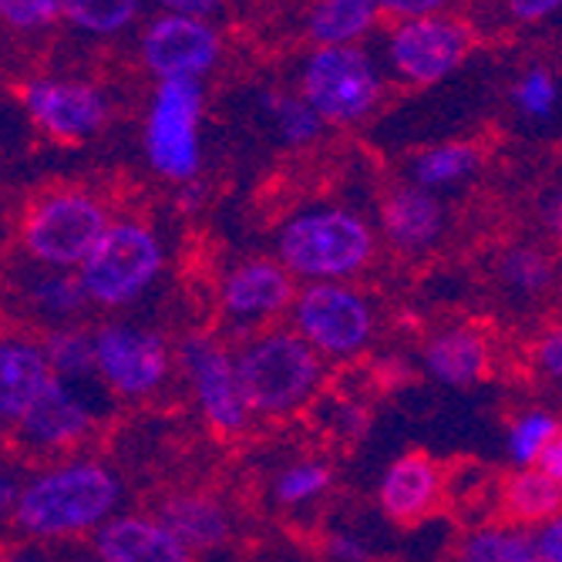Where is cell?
<instances>
[{
	"mask_svg": "<svg viewBox=\"0 0 562 562\" xmlns=\"http://www.w3.org/2000/svg\"><path fill=\"white\" fill-rule=\"evenodd\" d=\"M119 505V479L98 462H68L34 475L14 505V522L34 539L101 529Z\"/></svg>",
	"mask_w": 562,
	"mask_h": 562,
	"instance_id": "6da1fadb",
	"label": "cell"
},
{
	"mask_svg": "<svg viewBox=\"0 0 562 562\" xmlns=\"http://www.w3.org/2000/svg\"><path fill=\"white\" fill-rule=\"evenodd\" d=\"M0 498H4V508H14V505H18V498H14V482H11V475H4V485H0Z\"/></svg>",
	"mask_w": 562,
	"mask_h": 562,
	"instance_id": "f6af8a7d",
	"label": "cell"
},
{
	"mask_svg": "<svg viewBox=\"0 0 562 562\" xmlns=\"http://www.w3.org/2000/svg\"><path fill=\"white\" fill-rule=\"evenodd\" d=\"M438 488H441V479H438L435 462L428 454L415 451V454H404L387 465L381 488H378V498H381V508H384L387 519L415 522V519L431 513Z\"/></svg>",
	"mask_w": 562,
	"mask_h": 562,
	"instance_id": "ac0fdd59",
	"label": "cell"
},
{
	"mask_svg": "<svg viewBox=\"0 0 562 562\" xmlns=\"http://www.w3.org/2000/svg\"><path fill=\"white\" fill-rule=\"evenodd\" d=\"M330 482V472L324 465H314V462H303V465H293L286 469L280 479H277V498L283 505H300V502H311L317 498Z\"/></svg>",
	"mask_w": 562,
	"mask_h": 562,
	"instance_id": "1f68e13d",
	"label": "cell"
},
{
	"mask_svg": "<svg viewBox=\"0 0 562 562\" xmlns=\"http://www.w3.org/2000/svg\"><path fill=\"white\" fill-rule=\"evenodd\" d=\"M162 8H169L172 14H186V18H199V14H210L220 0H159Z\"/></svg>",
	"mask_w": 562,
	"mask_h": 562,
	"instance_id": "60d3db41",
	"label": "cell"
},
{
	"mask_svg": "<svg viewBox=\"0 0 562 562\" xmlns=\"http://www.w3.org/2000/svg\"><path fill=\"white\" fill-rule=\"evenodd\" d=\"M98 374L125 397H145L156 391L169 374V350L159 334L109 324L94 334Z\"/></svg>",
	"mask_w": 562,
	"mask_h": 562,
	"instance_id": "9c48e42d",
	"label": "cell"
},
{
	"mask_svg": "<svg viewBox=\"0 0 562 562\" xmlns=\"http://www.w3.org/2000/svg\"><path fill=\"white\" fill-rule=\"evenodd\" d=\"M58 4L68 21L94 34H112L125 27L138 11V0H58Z\"/></svg>",
	"mask_w": 562,
	"mask_h": 562,
	"instance_id": "83f0119b",
	"label": "cell"
},
{
	"mask_svg": "<svg viewBox=\"0 0 562 562\" xmlns=\"http://www.w3.org/2000/svg\"><path fill=\"white\" fill-rule=\"evenodd\" d=\"M445 4H448V0H378V8H384L391 14H401V18H412V21L431 18Z\"/></svg>",
	"mask_w": 562,
	"mask_h": 562,
	"instance_id": "8d00e7d4",
	"label": "cell"
},
{
	"mask_svg": "<svg viewBox=\"0 0 562 562\" xmlns=\"http://www.w3.org/2000/svg\"><path fill=\"white\" fill-rule=\"evenodd\" d=\"M381 98V75L357 47H321L303 68V101L337 125L364 119Z\"/></svg>",
	"mask_w": 562,
	"mask_h": 562,
	"instance_id": "8992f818",
	"label": "cell"
},
{
	"mask_svg": "<svg viewBox=\"0 0 562 562\" xmlns=\"http://www.w3.org/2000/svg\"><path fill=\"white\" fill-rule=\"evenodd\" d=\"M475 166H479V151L475 148H469V145H438V148H428L425 156H418L415 182L422 189L448 186V182L465 179Z\"/></svg>",
	"mask_w": 562,
	"mask_h": 562,
	"instance_id": "4316f807",
	"label": "cell"
},
{
	"mask_svg": "<svg viewBox=\"0 0 562 562\" xmlns=\"http://www.w3.org/2000/svg\"><path fill=\"white\" fill-rule=\"evenodd\" d=\"M31 119L55 138H88L105 122V98L88 85L71 81H34L24 91Z\"/></svg>",
	"mask_w": 562,
	"mask_h": 562,
	"instance_id": "4fadbf2b",
	"label": "cell"
},
{
	"mask_svg": "<svg viewBox=\"0 0 562 562\" xmlns=\"http://www.w3.org/2000/svg\"><path fill=\"white\" fill-rule=\"evenodd\" d=\"M0 11L14 27H47L61 14L58 0H0Z\"/></svg>",
	"mask_w": 562,
	"mask_h": 562,
	"instance_id": "d6a6232c",
	"label": "cell"
},
{
	"mask_svg": "<svg viewBox=\"0 0 562 562\" xmlns=\"http://www.w3.org/2000/svg\"><path fill=\"white\" fill-rule=\"evenodd\" d=\"M277 249L290 273L311 283H340L374 257V236L353 213L321 210L293 216L280 229Z\"/></svg>",
	"mask_w": 562,
	"mask_h": 562,
	"instance_id": "7a4b0ae2",
	"label": "cell"
},
{
	"mask_svg": "<svg viewBox=\"0 0 562 562\" xmlns=\"http://www.w3.org/2000/svg\"><path fill=\"white\" fill-rule=\"evenodd\" d=\"M425 368L435 381L451 384V387H465V384L482 381L488 371L485 337L469 327H454V330L438 334L425 347Z\"/></svg>",
	"mask_w": 562,
	"mask_h": 562,
	"instance_id": "ffe728a7",
	"label": "cell"
},
{
	"mask_svg": "<svg viewBox=\"0 0 562 562\" xmlns=\"http://www.w3.org/2000/svg\"><path fill=\"white\" fill-rule=\"evenodd\" d=\"M542 220H546V226H549L555 236H562V195L549 202L546 213H542Z\"/></svg>",
	"mask_w": 562,
	"mask_h": 562,
	"instance_id": "7bdbcfd3",
	"label": "cell"
},
{
	"mask_svg": "<svg viewBox=\"0 0 562 562\" xmlns=\"http://www.w3.org/2000/svg\"><path fill=\"white\" fill-rule=\"evenodd\" d=\"M94 555L101 562H192V549L179 542L159 519L119 516L94 529Z\"/></svg>",
	"mask_w": 562,
	"mask_h": 562,
	"instance_id": "9a60e30c",
	"label": "cell"
},
{
	"mask_svg": "<svg viewBox=\"0 0 562 562\" xmlns=\"http://www.w3.org/2000/svg\"><path fill=\"white\" fill-rule=\"evenodd\" d=\"M516 98H519V105L526 115H549L552 105H555V81L546 75V71H532L519 81L516 88Z\"/></svg>",
	"mask_w": 562,
	"mask_h": 562,
	"instance_id": "836d02e7",
	"label": "cell"
},
{
	"mask_svg": "<svg viewBox=\"0 0 562 562\" xmlns=\"http://www.w3.org/2000/svg\"><path fill=\"white\" fill-rule=\"evenodd\" d=\"M267 109L270 119L277 125V132L286 142H311L321 128V115L311 109V101H300V98H286V94H270L267 98Z\"/></svg>",
	"mask_w": 562,
	"mask_h": 562,
	"instance_id": "f546056e",
	"label": "cell"
},
{
	"mask_svg": "<svg viewBox=\"0 0 562 562\" xmlns=\"http://www.w3.org/2000/svg\"><path fill=\"white\" fill-rule=\"evenodd\" d=\"M162 260V243L156 233L138 223H115L78 267V280L88 300L101 306H125L156 283Z\"/></svg>",
	"mask_w": 562,
	"mask_h": 562,
	"instance_id": "277c9868",
	"label": "cell"
},
{
	"mask_svg": "<svg viewBox=\"0 0 562 562\" xmlns=\"http://www.w3.org/2000/svg\"><path fill=\"white\" fill-rule=\"evenodd\" d=\"M55 378L44 344L8 337L0 347V418L18 425Z\"/></svg>",
	"mask_w": 562,
	"mask_h": 562,
	"instance_id": "2e32d148",
	"label": "cell"
},
{
	"mask_svg": "<svg viewBox=\"0 0 562 562\" xmlns=\"http://www.w3.org/2000/svg\"><path fill=\"white\" fill-rule=\"evenodd\" d=\"M290 300H293L290 273L283 263L273 260H249L223 280V306L226 314L239 321L280 314Z\"/></svg>",
	"mask_w": 562,
	"mask_h": 562,
	"instance_id": "e0dca14e",
	"label": "cell"
},
{
	"mask_svg": "<svg viewBox=\"0 0 562 562\" xmlns=\"http://www.w3.org/2000/svg\"><path fill=\"white\" fill-rule=\"evenodd\" d=\"M559 431L562 428L549 412H526L508 428V458H513L519 469H539L546 448L555 441Z\"/></svg>",
	"mask_w": 562,
	"mask_h": 562,
	"instance_id": "484cf974",
	"label": "cell"
},
{
	"mask_svg": "<svg viewBox=\"0 0 562 562\" xmlns=\"http://www.w3.org/2000/svg\"><path fill=\"white\" fill-rule=\"evenodd\" d=\"M159 522L189 549H216L229 536V519L220 502L206 495H176L162 505Z\"/></svg>",
	"mask_w": 562,
	"mask_h": 562,
	"instance_id": "44dd1931",
	"label": "cell"
},
{
	"mask_svg": "<svg viewBox=\"0 0 562 562\" xmlns=\"http://www.w3.org/2000/svg\"><path fill=\"white\" fill-rule=\"evenodd\" d=\"M236 374L252 415H286L321 384V353L300 334H267L236 357Z\"/></svg>",
	"mask_w": 562,
	"mask_h": 562,
	"instance_id": "3957f363",
	"label": "cell"
},
{
	"mask_svg": "<svg viewBox=\"0 0 562 562\" xmlns=\"http://www.w3.org/2000/svg\"><path fill=\"white\" fill-rule=\"evenodd\" d=\"M502 508L519 522L546 526L562 516V485L542 469H519L502 488Z\"/></svg>",
	"mask_w": 562,
	"mask_h": 562,
	"instance_id": "7402d4cb",
	"label": "cell"
},
{
	"mask_svg": "<svg viewBox=\"0 0 562 562\" xmlns=\"http://www.w3.org/2000/svg\"><path fill=\"white\" fill-rule=\"evenodd\" d=\"M330 555L340 562H368V549L353 536H334L330 539Z\"/></svg>",
	"mask_w": 562,
	"mask_h": 562,
	"instance_id": "f35d334b",
	"label": "cell"
},
{
	"mask_svg": "<svg viewBox=\"0 0 562 562\" xmlns=\"http://www.w3.org/2000/svg\"><path fill=\"white\" fill-rule=\"evenodd\" d=\"M502 280L513 290L539 293L549 283V263L536 249H513V252H505V260H502Z\"/></svg>",
	"mask_w": 562,
	"mask_h": 562,
	"instance_id": "4dcf8cb0",
	"label": "cell"
},
{
	"mask_svg": "<svg viewBox=\"0 0 562 562\" xmlns=\"http://www.w3.org/2000/svg\"><path fill=\"white\" fill-rule=\"evenodd\" d=\"M88 428L91 412L85 407V401L68 387V381L55 378L18 422V438L34 451H61L81 441Z\"/></svg>",
	"mask_w": 562,
	"mask_h": 562,
	"instance_id": "5bb4252c",
	"label": "cell"
},
{
	"mask_svg": "<svg viewBox=\"0 0 562 562\" xmlns=\"http://www.w3.org/2000/svg\"><path fill=\"white\" fill-rule=\"evenodd\" d=\"M182 364L189 371L195 401L202 407V415L216 431H239L246 418L252 415L249 404L239 387L236 361H229V353L216 347L206 337H189L182 344Z\"/></svg>",
	"mask_w": 562,
	"mask_h": 562,
	"instance_id": "30bf717a",
	"label": "cell"
},
{
	"mask_svg": "<svg viewBox=\"0 0 562 562\" xmlns=\"http://www.w3.org/2000/svg\"><path fill=\"white\" fill-rule=\"evenodd\" d=\"M65 562H101L98 555H71V559H65Z\"/></svg>",
	"mask_w": 562,
	"mask_h": 562,
	"instance_id": "bcb514c9",
	"label": "cell"
},
{
	"mask_svg": "<svg viewBox=\"0 0 562 562\" xmlns=\"http://www.w3.org/2000/svg\"><path fill=\"white\" fill-rule=\"evenodd\" d=\"M31 303L37 306L41 314H50V317H71L78 314L88 293L81 286L78 277H68V273H44L31 283L27 290Z\"/></svg>",
	"mask_w": 562,
	"mask_h": 562,
	"instance_id": "f1b7e54d",
	"label": "cell"
},
{
	"mask_svg": "<svg viewBox=\"0 0 562 562\" xmlns=\"http://www.w3.org/2000/svg\"><path fill=\"white\" fill-rule=\"evenodd\" d=\"M142 50H145V65L156 75H162V81L199 78L202 71L213 68L220 41L213 27H206L199 18L166 14L145 31Z\"/></svg>",
	"mask_w": 562,
	"mask_h": 562,
	"instance_id": "7c38bea8",
	"label": "cell"
},
{
	"mask_svg": "<svg viewBox=\"0 0 562 562\" xmlns=\"http://www.w3.org/2000/svg\"><path fill=\"white\" fill-rule=\"evenodd\" d=\"M296 334L317 353L350 357L374 334L368 300L347 283H311L293 300Z\"/></svg>",
	"mask_w": 562,
	"mask_h": 562,
	"instance_id": "ba28073f",
	"label": "cell"
},
{
	"mask_svg": "<svg viewBox=\"0 0 562 562\" xmlns=\"http://www.w3.org/2000/svg\"><path fill=\"white\" fill-rule=\"evenodd\" d=\"M105 233L109 216L101 210V202H94L85 192H58L41 199L31 210L21 239L31 260L55 270H68L81 267Z\"/></svg>",
	"mask_w": 562,
	"mask_h": 562,
	"instance_id": "5b68a950",
	"label": "cell"
},
{
	"mask_svg": "<svg viewBox=\"0 0 562 562\" xmlns=\"http://www.w3.org/2000/svg\"><path fill=\"white\" fill-rule=\"evenodd\" d=\"M334 428L340 431V435H361L364 431V412L357 404H340L337 407V422H334Z\"/></svg>",
	"mask_w": 562,
	"mask_h": 562,
	"instance_id": "ab89813d",
	"label": "cell"
},
{
	"mask_svg": "<svg viewBox=\"0 0 562 562\" xmlns=\"http://www.w3.org/2000/svg\"><path fill=\"white\" fill-rule=\"evenodd\" d=\"M199 115L202 88L195 78H169L151 98L145 122L148 162L166 179L186 182L199 169Z\"/></svg>",
	"mask_w": 562,
	"mask_h": 562,
	"instance_id": "52a82bcc",
	"label": "cell"
},
{
	"mask_svg": "<svg viewBox=\"0 0 562 562\" xmlns=\"http://www.w3.org/2000/svg\"><path fill=\"white\" fill-rule=\"evenodd\" d=\"M539 469H542L546 475H552V479L562 485V431H559V435H555V441L546 448V454H542Z\"/></svg>",
	"mask_w": 562,
	"mask_h": 562,
	"instance_id": "b9f144b4",
	"label": "cell"
},
{
	"mask_svg": "<svg viewBox=\"0 0 562 562\" xmlns=\"http://www.w3.org/2000/svg\"><path fill=\"white\" fill-rule=\"evenodd\" d=\"M458 562H542L529 536L516 529H479L465 539Z\"/></svg>",
	"mask_w": 562,
	"mask_h": 562,
	"instance_id": "cb8c5ba5",
	"label": "cell"
},
{
	"mask_svg": "<svg viewBox=\"0 0 562 562\" xmlns=\"http://www.w3.org/2000/svg\"><path fill=\"white\" fill-rule=\"evenodd\" d=\"M465 50H469V37L462 27L441 18H422V21H407L394 31L391 65L407 81L431 85L462 65Z\"/></svg>",
	"mask_w": 562,
	"mask_h": 562,
	"instance_id": "8fae6325",
	"label": "cell"
},
{
	"mask_svg": "<svg viewBox=\"0 0 562 562\" xmlns=\"http://www.w3.org/2000/svg\"><path fill=\"white\" fill-rule=\"evenodd\" d=\"M562 4V0H508V8H513L516 18L522 21H539L546 18L549 11H555Z\"/></svg>",
	"mask_w": 562,
	"mask_h": 562,
	"instance_id": "74e56055",
	"label": "cell"
},
{
	"mask_svg": "<svg viewBox=\"0 0 562 562\" xmlns=\"http://www.w3.org/2000/svg\"><path fill=\"white\" fill-rule=\"evenodd\" d=\"M536 361H539V368L549 378L562 381V327H552V330H546L539 337V344H536Z\"/></svg>",
	"mask_w": 562,
	"mask_h": 562,
	"instance_id": "e575fe53",
	"label": "cell"
},
{
	"mask_svg": "<svg viewBox=\"0 0 562 562\" xmlns=\"http://www.w3.org/2000/svg\"><path fill=\"white\" fill-rule=\"evenodd\" d=\"M4 562H50L37 546H21V549H14Z\"/></svg>",
	"mask_w": 562,
	"mask_h": 562,
	"instance_id": "ee69618b",
	"label": "cell"
},
{
	"mask_svg": "<svg viewBox=\"0 0 562 562\" xmlns=\"http://www.w3.org/2000/svg\"><path fill=\"white\" fill-rule=\"evenodd\" d=\"M532 542H536L542 562H562V516L546 522V526H539Z\"/></svg>",
	"mask_w": 562,
	"mask_h": 562,
	"instance_id": "d590c367",
	"label": "cell"
},
{
	"mask_svg": "<svg viewBox=\"0 0 562 562\" xmlns=\"http://www.w3.org/2000/svg\"><path fill=\"white\" fill-rule=\"evenodd\" d=\"M44 353L50 361V371H55L61 381L65 378H88L98 371L94 337H88L85 330H75V327L50 330L44 337Z\"/></svg>",
	"mask_w": 562,
	"mask_h": 562,
	"instance_id": "d4e9b609",
	"label": "cell"
},
{
	"mask_svg": "<svg viewBox=\"0 0 562 562\" xmlns=\"http://www.w3.org/2000/svg\"><path fill=\"white\" fill-rule=\"evenodd\" d=\"M378 14V0H321L311 14V34L324 47H344L361 37Z\"/></svg>",
	"mask_w": 562,
	"mask_h": 562,
	"instance_id": "603a6c76",
	"label": "cell"
},
{
	"mask_svg": "<svg viewBox=\"0 0 562 562\" xmlns=\"http://www.w3.org/2000/svg\"><path fill=\"white\" fill-rule=\"evenodd\" d=\"M384 236L401 249H425L441 233V206L435 195L422 186L397 189L384 199L381 206Z\"/></svg>",
	"mask_w": 562,
	"mask_h": 562,
	"instance_id": "d6986e66",
	"label": "cell"
}]
</instances>
